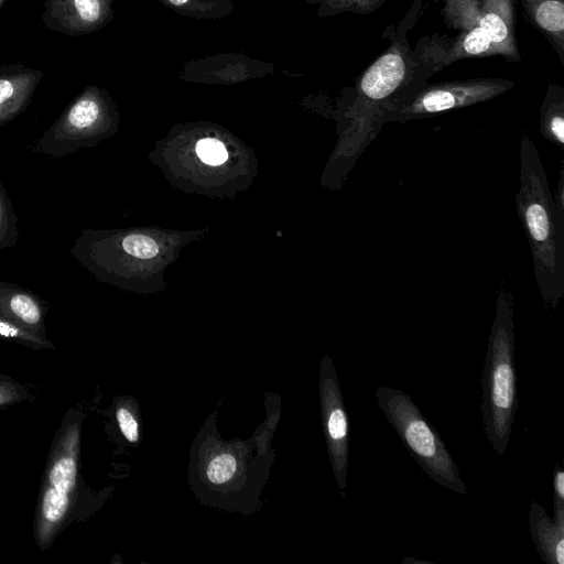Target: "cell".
<instances>
[{
  "label": "cell",
  "instance_id": "1",
  "mask_svg": "<svg viewBox=\"0 0 564 564\" xmlns=\"http://www.w3.org/2000/svg\"><path fill=\"white\" fill-rule=\"evenodd\" d=\"M519 153L517 209L540 295L545 307L554 311L564 295V234L556 226L547 176L534 142L522 137Z\"/></svg>",
  "mask_w": 564,
  "mask_h": 564
},
{
  "label": "cell",
  "instance_id": "2",
  "mask_svg": "<svg viewBox=\"0 0 564 564\" xmlns=\"http://www.w3.org/2000/svg\"><path fill=\"white\" fill-rule=\"evenodd\" d=\"M484 432L492 448L503 455L518 408L514 367L513 296L506 285L499 288L495 318L481 378Z\"/></svg>",
  "mask_w": 564,
  "mask_h": 564
},
{
  "label": "cell",
  "instance_id": "3",
  "mask_svg": "<svg viewBox=\"0 0 564 564\" xmlns=\"http://www.w3.org/2000/svg\"><path fill=\"white\" fill-rule=\"evenodd\" d=\"M376 399L411 457L437 485L460 495L467 494L459 469L444 441L403 391L381 386Z\"/></svg>",
  "mask_w": 564,
  "mask_h": 564
},
{
  "label": "cell",
  "instance_id": "4",
  "mask_svg": "<svg viewBox=\"0 0 564 564\" xmlns=\"http://www.w3.org/2000/svg\"><path fill=\"white\" fill-rule=\"evenodd\" d=\"M196 454L192 455L196 463H192V484L197 496H205L208 502L223 508L234 509V494L243 501L242 494L260 490L262 480L252 477L251 471L261 474L259 466L251 467V463L260 460L258 456L250 460L243 455L248 448L240 444L234 448V443H223L220 440L210 441L208 445L202 441L196 445Z\"/></svg>",
  "mask_w": 564,
  "mask_h": 564
},
{
  "label": "cell",
  "instance_id": "5",
  "mask_svg": "<svg viewBox=\"0 0 564 564\" xmlns=\"http://www.w3.org/2000/svg\"><path fill=\"white\" fill-rule=\"evenodd\" d=\"M108 110L102 90L88 86L28 150L37 154L65 156L90 147L107 128Z\"/></svg>",
  "mask_w": 564,
  "mask_h": 564
},
{
  "label": "cell",
  "instance_id": "6",
  "mask_svg": "<svg viewBox=\"0 0 564 564\" xmlns=\"http://www.w3.org/2000/svg\"><path fill=\"white\" fill-rule=\"evenodd\" d=\"M78 431L63 433L50 459L36 516V539L41 545L53 540L70 511L77 487Z\"/></svg>",
  "mask_w": 564,
  "mask_h": 564
},
{
  "label": "cell",
  "instance_id": "7",
  "mask_svg": "<svg viewBox=\"0 0 564 564\" xmlns=\"http://www.w3.org/2000/svg\"><path fill=\"white\" fill-rule=\"evenodd\" d=\"M321 419L327 452L338 487L346 488L348 470L349 424L338 382L330 357H324L319 370Z\"/></svg>",
  "mask_w": 564,
  "mask_h": 564
},
{
  "label": "cell",
  "instance_id": "8",
  "mask_svg": "<svg viewBox=\"0 0 564 564\" xmlns=\"http://www.w3.org/2000/svg\"><path fill=\"white\" fill-rule=\"evenodd\" d=\"M498 84L477 83L434 87L401 104L388 107L380 116V126L388 120L419 119L475 102L487 100L503 91Z\"/></svg>",
  "mask_w": 564,
  "mask_h": 564
},
{
  "label": "cell",
  "instance_id": "9",
  "mask_svg": "<svg viewBox=\"0 0 564 564\" xmlns=\"http://www.w3.org/2000/svg\"><path fill=\"white\" fill-rule=\"evenodd\" d=\"M112 0H45L42 21L52 31L82 36L97 31L111 19Z\"/></svg>",
  "mask_w": 564,
  "mask_h": 564
},
{
  "label": "cell",
  "instance_id": "10",
  "mask_svg": "<svg viewBox=\"0 0 564 564\" xmlns=\"http://www.w3.org/2000/svg\"><path fill=\"white\" fill-rule=\"evenodd\" d=\"M43 76V70L22 63L0 65V128L30 106Z\"/></svg>",
  "mask_w": 564,
  "mask_h": 564
},
{
  "label": "cell",
  "instance_id": "11",
  "mask_svg": "<svg viewBox=\"0 0 564 564\" xmlns=\"http://www.w3.org/2000/svg\"><path fill=\"white\" fill-rule=\"evenodd\" d=\"M48 303L19 284L0 281V316L45 337Z\"/></svg>",
  "mask_w": 564,
  "mask_h": 564
},
{
  "label": "cell",
  "instance_id": "12",
  "mask_svg": "<svg viewBox=\"0 0 564 564\" xmlns=\"http://www.w3.org/2000/svg\"><path fill=\"white\" fill-rule=\"evenodd\" d=\"M529 527L542 561L547 564H564V508L554 507L551 519L540 503L532 501Z\"/></svg>",
  "mask_w": 564,
  "mask_h": 564
},
{
  "label": "cell",
  "instance_id": "13",
  "mask_svg": "<svg viewBox=\"0 0 564 564\" xmlns=\"http://www.w3.org/2000/svg\"><path fill=\"white\" fill-rule=\"evenodd\" d=\"M18 241V216L0 178V249L14 248Z\"/></svg>",
  "mask_w": 564,
  "mask_h": 564
},
{
  "label": "cell",
  "instance_id": "14",
  "mask_svg": "<svg viewBox=\"0 0 564 564\" xmlns=\"http://www.w3.org/2000/svg\"><path fill=\"white\" fill-rule=\"evenodd\" d=\"M0 337L13 340L34 348L52 347L43 337L10 319L0 316Z\"/></svg>",
  "mask_w": 564,
  "mask_h": 564
},
{
  "label": "cell",
  "instance_id": "15",
  "mask_svg": "<svg viewBox=\"0 0 564 564\" xmlns=\"http://www.w3.org/2000/svg\"><path fill=\"white\" fill-rule=\"evenodd\" d=\"M535 17L542 28L551 32H562L564 26V8L561 1L550 0L541 3Z\"/></svg>",
  "mask_w": 564,
  "mask_h": 564
},
{
  "label": "cell",
  "instance_id": "16",
  "mask_svg": "<svg viewBox=\"0 0 564 564\" xmlns=\"http://www.w3.org/2000/svg\"><path fill=\"white\" fill-rule=\"evenodd\" d=\"M120 242L122 250L127 254L138 259H150L155 257L159 252L158 243L152 238L144 235H127Z\"/></svg>",
  "mask_w": 564,
  "mask_h": 564
},
{
  "label": "cell",
  "instance_id": "17",
  "mask_svg": "<svg viewBox=\"0 0 564 564\" xmlns=\"http://www.w3.org/2000/svg\"><path fill=\"white\" fill-rule=\"evenodd\" d=\"M196 152L198 158L209 165H219L224 163L228 156L225 145L213 138L200 140L196 145Z\"/></svg>",
  "mask_w": 564,
  "mask_h": 564
},
{
  "label": "cell",
  "instance_id": "18",
  "mask_svg": "<svg viewBox=\"0 0 564 564\" xmlns=\"http://www.w3.org/2000/svg\"><path fill=\"white\" fill-rule=\"evenodd\" d=\"M116 419L122 435L130 443L139 441V423L134 414L127 406H119L116 411Z\"/></svg>",
  "mask_w": 564,
  "mask_h": 564
},
{
  "label": "cell",
  "instance_id": "19",
  "mask_svg": "<svg viewBox=\"0 0 564 564\" xmlns=\"http://www.w3.org/2000/svg\"><path fill=\"white\" fill-rule=\"evenodd\" d=\"M491 45L488 33L480 25L473 29L464 39L463 48L467 54L485 53Z\"/></svg>",
  "mask_w": 564,
  "mask_h": 564
},
{
  "label": "cell",
  "instance_id": "20",
  "mask_svg": "<svg viewBox=\"0 0 564 564\" xmlns=\"http://www.w3.org/2000/svg\"><path fill=\"white\" fill-rule=\"evenodd\" d=\"M479 25L488 33L491 43H501L508 36V29L505 21L496 13L485 14Z\"/></svg>",
  "mask_w": 564,
  "mask_h": 564
},
{
  "label": "cell",
  "instance_id": "21",
  "mask_svg": "<svg viewBox=\"0 0 564 564\" xmlns=\"http://www.w3.org/2000/svg\"><path fill=\"white\" fill-rule=\"evenodd\" d=\"M553 200V210L558 230L564 234V165L560 170L557 187Z\"/></svg>",
  "mask_w": 564,
  "mask_h": 564
},
{
  "label": "cell",
  "instance_id": "22",
  "mask_svg": "<svg viewBox=\"0 0 564 564\" xmlns=\"http://www.w3.org/2000/svg\"><path fill=\"white\" fill-rule=\"evenodd\" d=\"M554 507L564 508V471L556 467L553 471Z\"/></svg>",
  "mask_w": 564,
  "mask_h": 564
},
{
  "label": "cell",
  "instance_id": "23",
  "mask_svg": "<svg viewBox=\"0 0 564 564\" xmlns=\"http://www.w3.org/2000/svg\"><path fill=\"white\" fill-rule=\"evenodd\" d=\"M17 397L15 391L6 383H0V405L8 404Z\"/></svg>",
  "mask_w": 564,
  "mask_h": 564
},
{
  "label": "cell",
  "instance_id": "24",
  "mask_svg": "<svg viewBox=\"0 0 564 564\" xmlns=\"http://www.w3.org/2000/svg\"><path fill=\"white\" fill-rule=\"evenodd\" d=\"M173 6L180 7L183 6L187 0H169Z\"/></svg>",
  "mask_w": 564,
  "mask_h": 564
},
{
  "label": "cell",
  "instance_id": "25",
  "mask_svg": "<svg viewBox=\"0 0 564 564\" xmlns=\"http://www.w3.org/2000/svg\"><path fill=\"white\" fill-rule=\"evenodd\" d=\"M6 2V0H0V9L2 7V4Z\"/></svg>",
  "mask_w": 564,
  "mask_h": 564
}]
</instances>
